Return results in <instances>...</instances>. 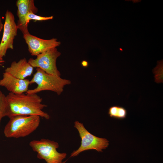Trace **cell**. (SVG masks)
Segmentation results:
<instances>
[{"label": "cell", "instance_id": "obj_7", "mask_svg": "<svg viewBox=\"0 0 163 163\" xmlns=\"http://www.w3.org/2000/svg\"><path fill=\"white\" fill-rule=\"evenodd\" d=\"M18 29L12 13L8 10L5 13L2 38L0 43V57L5 56L7 50L14 49V39Z\"/></svg>", "mask_w": 163, "mask_h": 163}, {"label": "cell", "instance_id": "obj_6", "mask_svg": "<svg viewBox=\"0 0 163 163\" xmlns=\"http://www.w3.org/2000/svg\"><path fill=\"white\" fill-rule=\"evenodd\" d=\"M61 55L56 48H53L39 54L35 59H30L28 61L34 68H38L47 73L60 76L61 73L57 67L56 61Z\"/></svg>", "mask_w": 163, "mask_h": 163}, {"label": "cell", "instance_id": "obj_12", "mask_svg": "<svg viewBox=\"0 0 163 163\" xmlns=\"http://www.w3.org/2000/svg\"><path fill=\"white\" fill-rule=\"evenodd\" d=\"M108 113L111 117L121 119L126 117L127 112L126 110L123 107L113 106L109 108Z\"/></svg>", "mask_w": 163, "mask_h": 163}, {"label": "cell", "instance_id": "obj_15", "mask_svg": "<svg viewBox=\"0 0 163 163\" xmlns=\"http://www.w3.org/2000/svg\"><path fill=\"white\" fill-rule=\"evenodd\" d=\"M3 27H4V25L2 23V19L1 17H0V34L2 29H3Z\"/></svg>", "mask_w": 163, "mask_h": 163}, {"label": "cell", "instance_id": "obj_8", "mask_svg": "<svg viewBox=\"0 0 163 163\" xmlns=\"http://www.w3.org/2000/svg\"><path fill=\"white\" fill-rule=\"evenodd\" d=\"M23 37L28 46L29 52L33 56H37L48 50L56 48L61 44L60 42L56 38L42 39L31 35L29 32L23 34Z\"/></svg>", "mask_w": 163, "mask_h": 163}, {"label": "cell", "instance_id": "obj_16", "mask_svg": "<svg viewBox=\"0 0 163 163\" xmlns=\"http://www.w3.org/2000/svg\"><path fill=\"white\" fill-rule=\"evenodd\" d=\"M5 61L2 58L0 57V66H2L4 65Z\"/></svg>", "mask_w": 163, "mask_h": 163}, {"label": "cell", "instance_id": "obj_14", "mask_svg": "<svg viewBox=\"0 0 163 163\" xmlns=\"http://www.w3.org/2000/svg\"><path fill=\"white\" fill-rule=\"evenodd\" d=\"M53 18L52 16L49 17H43L36 15L32 12H30L28 14L26 17L25 20V26L28 28L29 21L31 20L35 21H42L51 20Z\"/></svg>", "mask_w": 163, "mask_h": 163}, {"label": "cell", "instance_id": "obj_1", "mask_svg": "<svg viewBox=\"0 0 163 163\" xmlns=\"http://www.w3.org/2000/svg\"><path fill=\"white\" fill-rule=\"evenodd\" d=\"M9 118L20 115H37L48 120L49 115L43 111L47 105L42 103L43 99L37 94H15L9 92L6 96Z\"/></svg>", "mask_w": 163, "mask_h": 163}, {"label": "cell", "instance_id": "obj_11", "mask_svg": "<svg viewBox=\"0 0 163 163\" xmlns=\"http://www.w3.org/2000/svg\"><path fill=\"white\" fill-rule=\"evenodd\" d=\"M34 70L33 67L24 58L18 62H12L10 66L7 67L5 72L20 79H25L32 74Z\"/></svg>", "mask_w": 163, "mask_h": 163}, {"label": "cell", "instance_id": "obj_5", "mask_svg": "<svg viewBox=\"0 0 163 163\" xmlns=\"http://www.w3.org/2000/svg\"><path fill=\"white\" fill-rule=\"evenodd\" d=\"M74 127L78 132L81 139V144L77 150L71 154L70 157H75L83 151L89 150L102 152V149L108 147L109 143L107 140L91 134L85 129L83 123L76 121L74 123Z\"/></svg>", "mask_w": 163, "mask_h": 163}, {"label": "cell", "instance_id": "obj_3", "mask_svg": "<svg viewBox=\"0 0 163 163\" xmlns=\"http://www.w3.org/2000/svg\"><path fill=\"white\" fill-rule=\"evenodd\" d=\"M30 84L36 83V88L29 89L26 93L37 94L44 91H50L60 95L63 91L65 86L71 84V81L58 76L46 73L41 69L37 68L36 72L30 81Z\"/></svg>", "mask_w": 163, "mask_h": 163}, {"label": "cell", "instance_id": "obj_4", "mask_svg": "<svg viewBox=\"0 0 163 163\" xmlns=\"http://www.w3.org/2000/svg\"><path fill=\"white\" fill-rule=\"evenodd\" d=\"M32 150L37 153V157L44 160L47 163H62L67 155L57 151L58 143L53 140L44 139L33 140L29 143Z\"/></svg>", "mask_w": 163, "mask_h": 163}, {"label": "cell", "instance_id": "obj_13", "mask_svg": "<svg viewBox=\"0 0 163 163\" xmlns=\"http://www.w3.org/2000/svg\"><path fill=\"white\" fill-rule=\"evenodd\" d=\"M8 107L6 96L0 90V126L2 119L7 117Z\"/></svg>", "mask_w": 163, "mask_h": 163}, {"label": "cell", "instance_id": "obj_10", "mask_svg": "<svg viewBox=\"0 0 163 163\" xmlns=\"http://www.w3.org/2000/svg\"><path fill=\"white\" fill-rule=\"evenodd\" d=\"M16 5L18 18L17 25L18 29L24 34L29 32L28 28L25 26L26 16L30 12L35 14L37 12L38 9L35 5L33 0H18L16 2Z\"/></svg>", "mask_w": 163, "mask_h": 163}, {"label": "cell", "instance_id": "obj_2", "mask_svg": "<svg viewBox=\"0 0 163 163\" xmlns=\"http://www.w3.org/2000/svg\"><path fill=\"white\" fill-rule=\"evenodd\" d=\"M40 117L37 115H23L9 117L4 130L5 136L8 138H18L29 135L39 126Z\"/></svg>", "mask_w": 163, "mask_h": 163}, {"label": "cell", "instance_id": "obj_9", "mask_svg": "<svg viewBox=\"0 0 163 163\" xmlns=\"http://www.w3.org/2000/svg\"><path fill=\"white\" fill-rule=\"evenodd\" d=\"M29 80L18 78L5 72H3L2 78L0 80V86L15 94L26 93L29 90Z\"/></svg>", "mask_w": 163, "mask_h": 163}]
</instances>
